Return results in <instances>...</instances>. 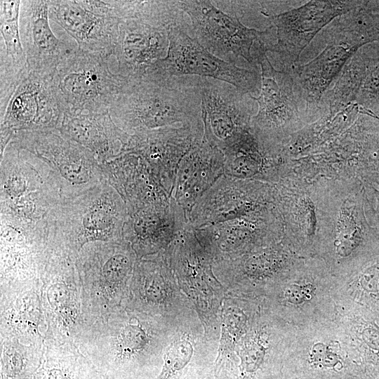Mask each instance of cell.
I'll list each match as a JSON object with an SVG mask.
<instances>
[{
	"mask_svg": "<svg viewBox=\"0 0 379 379\" xmlns=\"http://www.w3.org/2000/svg\"><path fill=\"white\" fill-rule=\"evenodd\" d=\"M173 338L171 323L121 306L88 326L78 347L104 379H155Z\"/></svg>",
	"mask_w": 379,
	"mask_h": 379,
	"instance_id": "6da1fadb",
	"label": "cell"
},
{
	"mask_svg": "<svg viewBox=\"0 0 379 379\" xmlns=\"http://www.w3.org/2000/svg\"><path fill=\"white\" fill-rule=\"evenodd\" d=\"M109 112L117 126L130 135L203 124L199 77L126 80Z\"/></svg>",
	"mask_w": 379,
	"mask_h": 379,
	"instance_id": "7a4b0ae2",
	"label": "cell"
},
{
	"mask_svg": "<svg viewBox=\"0 0 379 379\" xmlns=\"http://www.w3.org/2000/svg\"><path fill=\"white\" fill-rule=\"evenodd\" d=\"M127 215L116 190L104 181L76 197L62 200L47 221V246L76 260L81 250L95 242H120Z\"/></svg>",
	"mask_w": 379,
	"mask_h": 379,
	"instance_id": "3957f363",
	"label": "cell"
},
{
	"mask_svg": "<svg viewBox=\"0 0 379 379\" xmlns=\"http://www.w3.org/2000/svg\"><path fill=\"white\" fill-rule=\"evenodd\" d=\"M379 41V11L367 1L338 18L325 48L306 64L295 65L292 74L313 121L320 118L319 103L348 60L368 44Z\"/></svg>",
	"mask_w": 379,
	"mask_h": 379,
	"instance_id": "277c9868",
	"label": "cell"
},
{
	"mask_svg": "<svg viewBox=\"0 0 379 379\" xmlns=\"http://www.w3.org/2000/svg\"><path fill=\"white\" fill-rule=\"evenodd\" d=\"M186 22L177 1H127L114 53L117 74L126 80L141 79L166 55L171 29Z\"/></svg>",
	"mask_w": 379,
	"mask_h": 379,
	"instance_id": "5b68a950",
	"label": "cell"
},
{
	"mask_svg": "<svg viewBox=\"0 0 379 379\" xmlns=\"http://www.w3.org/2000/svg\"><path fill=\"white\" fill-rule=\"evenodd\" d=\"M138 260L124 240L91 243L81 250L75 262L82 284L86 328L122 306Z\"/></svg>",
	"mask_w": 379,
	"mask_h": 379,
	"instance_id": "8992f818",
	"label": "cell"
},
{
	"mask_svg": "<svg viewBox=\"0 0 379 379\" xmlns=\"http://www.w3.org/2000/svg\"><path fill=\"white\" fill-rule=\"evenodd\" d=\"M327 206L322 241L340 261L361 256L365 262L379 252V231L368 210L358 178L326 179Z\"/></svg>",
	"mask_w": 379,
	"mask_h": 379,
	"instance_id": "52a82bcc",
	"label": "cell"
},
{
	"mask_svg": "<svg viewBox=\"0 0 379 379\" xmlns=\"http://www.w3.org/2000/svg\"><path fill=\"white\" fill-rule=\"evenodd\" d=\"M267 52V46L261 44L253 52L260 67L261 87L259 95H252L258 107L251 119V129L263 142L284 148L293 135L313 121L301 108L305 103L291 69H276Z\"/></svg>",
	"mask_w": 379,
	"mask_h": 379,
	"instance_id": "ba28073f",
	"label": "cell"
},
{
	"mask_svg": "<svg viewBox=\"0 0 379 379\" xmlns=\"http://www.w3.org/2000/svg\"><path fill=\"white\" fill-rule=\"evenodd\" d=\"M164 251L179 287L201 320L205 335H216L227 291L214 273L213 256L189 224Z\"/></svg>",
	"mask_w": 379,
	"mask_h": 379,
	"instance_id": "9c48e42d",
	"label": "cell"
},
{
	"mask_svg": "<svg viewBox=\"0 0 379 379\" xmlns=\"http://www.w3.org/2000/svg\"><path fill=\"white\" fill-rule=\"evenodd\" d=\"M107 59L76 48L62 61L52 81L64 115L109 112L126 79Z\"/></svg>",
	"mask_w": 379,
	"mask_h": 379,
	"instance_id": "30bf717a",
	"label": "cell"
},
{
	"mask_svg": "<svg viewBox=\"0 0 379 379\" xmlns=\"http://www.w3.org/2000/svg\"><path fill=\"white\" fill-rule=\"evenodd\" d=\"M39 290L47 323L46 340L78 347L86 322L82 284L75 259L48 248Z\"/></svg>",
	"mask_w": 379,
	"mask_h": 379,
	"instance_id": "8fae6325",
	"label": "cell"
},
{
	"mask_svg": "<svg viewBox=\"0 0 379 379\" xmlns=\"http://www.w3.org/2000/svg\"><path fill=\"white\" fill-rule=\"evenodd\" d=\"M10 143L48 166L63 200L79 196L105 181L101 164L93 154L59 130L15 132Z\"/></svg>",
	"mask_w": 379,
	"mask_h": 379,
	"instance_id": "7c38bea8",
	"label": "cell"
},
{
	"mask_svg": "<svg viewBox=\"0 0 379 379\" xmlns=\"http://www.w3.org/2000/svg\"><path fill=\"white\" fill-rule=\"evenodd\" d=\"M184 76L220 80L250 95L260 93L261 87L258 70L239 67L211 53L191 36L188 22L171 29L166 55L154 62L142 77L158 79Z\"/></svg>",
	"mask_w": 379,
	"mask_h": 379,
	"instance_id": "4fadbf2b",
	"label": "cell"
},
{
	"mask_svg": "<svg viewBox=\"0 0 379 379\" xmlns=\"http://www.w3.org/2000/svg\"><path fill=\"white\" fill-rule=\"evenodd\" d=\"M188 15L191 36L211 53L237 65L243 58L254 69L258 65L251 50L258 44L270 48L274 36L273 25L265 30L245 26L236 16L225 13L211 1H177Z\"/></svg>",
	"mask_w": 379,
	"mask_h": 379,
	"instance_id": "5bb4252c",
	"label": "cell"
},
{
	"mask_svg": "<svg viewBox=\"0 0 379 379\" xmlns=\"http://www.w3.org/2000/svg\"><path fill=\"white\" fill-rule=\"evenodd\" d=\"M62 200L58 182L48 166L10 143L1 155V207L36 215L50 211Z\"/></svg>",
	"mask_w": 379,
	"mask_h": 379,
	"instance_id": "9a60e30c",
	"label": "cell"
},
{
	"mask_svg": "<svg viewBox=\"0 0 379 379\" xmlns=\"http://www.w3.org/2000/svg\"><path fill=\"white\" fill-rule=\"evenodd\" d=\"M47 253L46 232L1 221L0 302L39 289Z\"/></svg>",
	"mask_w": 379,
	"mask_h": 379,
	"instance_id": "2e32d148",
	"label": "cell"
},
{
	"mask_svg": "<svg viewBox=\"0 0 379 379\" xmlns=\"http://www.w3.org/2000/svg\"><path fill=\"white\" fill-rule=\"evenodd\" d=\"M283 238L301 244L322 241L326 215V179L283 177L274 184Z\"/></svg>",
	"mask_w": 379,
	"mask_h": 379,
	"instance_id": "e0dca14e",
	"label": "cell"
},
{
	"mask_svg": "<svg viewBox=\"0 0 379 379\" xmlns=\"http://www.w3.org/2000/svg\"><path fill=\"white\" fill-rule=\"evenodd\" d=\"M49 18L80 50L108 58L114 55L121 18L115 1H50Z\"/></svg>",
	"mask_w": 379,
	"mask_h": 379,
	"instance_id": "ac0fdd59",
	"label": "cell"
},
{
	"mask_svg": "<svg viewBox=\"0 0 379 379\" xmlns=\"http://www.w3.org/2000/svg\"><path fill=\"white\" fill-rule=\"evenodd\" d=\"M204 137L222 152L251 131L255 100L234 86L199 77Z\"/></svg>",
	"mask_w": 379,
	"mask_h": 379,
	"instance_id": "d6986e66",
	"label": "cell"
},
{
	"mask_svg": "<svg viewBox=\"0 0 379 379\" xmlns=\"http://www.w3.org/2000/svg\"><path fill=\"white\" fill-rule=\"evenodd\" d=\"M361 3L362 1H310L298 8L268 15L275 28L277 39L269 52L277 55L282 69H291L321 29Z\"/></svg>",
	"mask_w": 379,
	"mask_h": 379,
	"instance_id": "ffe728a7",
	"label": "cell"
},
{
	"mask_svg": "<svg viewBox=\"0 0 379 379\" xmlns=\"http://www.w3.org/2000/svg\"><path fill=\"white\" fill-rule=\"evenodd\" d=\"M122 306L170 323L192 307L179 287L164 251L138 260Z\"/></svg>",
	"mask_w": 379,
	"mask_h": 379,
	"instance_id": "44dd1931",
	"label": "cell"
},
{
	"mask_svg": "<svg viewBox=\"0 0 379 379\" xmlns=\"http://www.w3.org/2000/svg\"><path fill=\"white\" fill-rule=\"evenodd\" d=\"M194 229L213 262L234 258L283 238L282 222L277 206Z\"/></svg>",
	"mask_w": 379,
	"mask_h": 379,
	"instance_id": "7402d4cb",
	"label": "cell"
},
{
	"mask_svg": "<svg viewBox=\"0 0 379 379\" xmlns=\"http://www.w3.org/2000/svg\"><path fill=\"white\" fill-rule=\"evenodd\" d=\"M272 206L274 185L224 174L195 204L188 224L200 228Z\"/></svg>",
	"mask_w": 379,
	"mask_h": 379,
	"instance_id": "603a6c76",
	"label": "cell"
},
{
	"mask_svg": "<svg viewBox=\"0 0 379 379\" xmlns=\"http://www.w3.org/2000/svg\"><path fill=\"white\" fill-rule=\"evenodd\" d=\"M52 79L27 69L1 117V135L60 128L64 112Z\"/></svg>",
	"mask_w": 379,
	"mask_h": 379,
	"instance_id": "cb8c5ba5",
	"label": "cell"
},
{
	"mask_svg": "<svg viewBox=\"0 0 379 379\" xmlns=\"http://www.w3.org/2000/svg\"><path fill=\"white\" fill-rule=\"evenodd\" d=\"M204 137V125L166 127L130 136L124 152L142 157L172 194L178 166L193 145Z\"/></svg>",
	"mask_w": 379,
	"mask_h": 379,
	"instance_id": "d4e9b609",
	"label": "cell"
},
{
	"mask_svg": "<svg viewBox=\"0 0 379 379\" xmlns=\"http://www.w3.org/2000/svg\"><path fill=\"white\" fill-rule=\"evenodd\" d=\"M187 224L184 210L171 197L166 202L127 210L124 240L141 259L166 250Z\"/></svg>",
	"mask_w": 379,
	"mask_h": 379,
	"instance_id": "484cf974",
	"label": "cell"
},
{
	"mask_svg": "<svg viewBox=\"0 0 379 379\" xmlns=\"http://www.w3.org/2000/svg\"><path fill=\"white\" fill-rule=\"evenodd\" d=\"M49 5L47 0L21 1L19 27L27 69L53 77L62 61L76 48L53 34Z\"/></svg>",
	"mask_w": 379,
	"mask_h": 379,
	"instance_id": "4316f807",
	"label": "cell"
},
{
	"mask_svg": "<svg viewBox=\"0 0 379 379\" xmlns=\"http://www.w3.org/2000/svg\"><path fill=\"white\" fill-rule=\"evenodd\" d=\"M101 166L105 181L119 194L127 210L166 202L172 197L147 161L136 153H123Z\"/></svg>",
	"mask_w": 379,
	"mask_h": 379,
	"instance_id": "83f0119b",
	"label": "cell"
},
{
	"mask_svg": "<svg viewBox=\"0 0 379 379\" xmlns=\"http://www.w3.org/2000/svg\"><path fill=\"white\" fill-rule=\"evenodd\" d=\"M225 174V156L205 137L197 140L182 159L172 197L184 210L187 221L198 200Z\"/></svg>",
	"mask_w": 379,
	"mask_h": 379,
	"instance_id": "f1b7e54d",
	"label": "cell"
},
{
	"mask_svg": "<svg viewBox=\"0 0 379 379\" xmlns=\"http://www.w3.org/2000/svg\"><path fill=\"white\" fill-rule=\"evenodd\" d=\"M222 153L225 175L231 177L274 185L288 174L284 148L263 142L252 130Z\"/></svg>",
	"mask_w": 379,
	"mask_h": 379,
	"instance_id": "f546056e",
	"label": "cell"
},
{
	"mask_svg": "<svg viewBox=\"0 0 379 379\" xmlns=\"http://www.w3.org/2000/svg\"><path fill=\"white\" fill-rule=\"evenodd\" d=\"M59 131L92 152L100 164L123 154L130 138L109 112L64 115Z\"/></svg>",
	"mask_w": 379,
	"mask_h": 379,
	"instance_id": "4dcf8cb0",
	"label": "cell"
},
{
	"mask_svg": "<svg viewBox=\"0 0 379 379\" xmlns=\"http://www.w3.org/2000/svg\"><path fill=\"white\" fill-rule=\"evenodd\" d=\"M283 238L234 258L213 262V271L227 291L244 281L262 282L281 273L288 255L283 248Z\"/></svg>",
	"mask_w": 379,
	"mask_h": 379,
	"instance_id": "1f68e13d",
	"label": "cell"
},
{
	"mask_svg": "<svg viewBox=\"0 0 379 379\" xmlns=\"http://www.w3.org/2000/svg\"><path fill=\"white\" fill-rule=\"evenodd\" d=\"M39 291L0 302L1 337L17 338L27 345L45 343L47 323Z\"/></svg>",
	"mask_w": 379,
	"mask_h": 379,
	"instance_id": "d6a6232c",
	"label": "cell"
},
{
	"mask_svg": "<svg viewBox=\"0 0 379 379\" xmlns=\"http://www.w3.org/2000/svg\"><path fill=\"white\" fill-rule=\"evenodd\" d=\"M102 378L76 345L45 340L41 364L32 379Z\"/></svg>",
	"mask_w": 379,
	"mask_h": 379,
	"instance_id": "836d02e7",
	"label": "cell"
},
{
	"mask_svg": "<svg viewBox=\"0 0 379 379\" xmlns=\"http://www.w3.org/2000/svg\"><path fill=\"white\" fill-rule=\"evenodd\" d=\"M246 324V315L227 294L220 310L221 333L213 365V379L234 378L238 366L235 347L245 332Z\"/></svg>",
	"mask_w": 379,
	"mask_h": 379,
	"instance_id": "e575fe53",
	"label": "cell"
},
{
	"mask_svg": "<svg viewBox=\"0 0 379 379\" xmlns=\"http://www.w3.org/2000/svg\"><path fill=\"white\" fill-rule=\"evenodd\" d=\"M359 114L360 107L354 103L334 115L322 116L291 136L284 148L285 155L289 158L290 154L312 151L331 141L352 125Z\"/></svg>",
	"mask_w": 379,
	"mask_h": 379,
	"instance_id": "d590c367",
	"label": "cell"
},
{
	"mask_svg": "<svg viewBox=\"0 0 379 379\" xmlns=\"http://www.w3.org/2000/svg\"><path fill=\"white\" fill-rule=\"evenodd\" d=\"M367 58L364 46L348 60L332 88L324 94L319 103L320 117L334 115L356 103L365 75Z\"/></svg>",
	"mask_w": 379,
	"mask_h": 379,
	"instance_id": "8d00e7d4",
	"label": "cell"
},
{
	"mask_svg": "<svg viewBox=\"0 0 379 379\" xmlns=\"http://www.w3.org/2000/svg\"><path fill=\"white\" fill-rule=\"evenodd\" d=\"M0 5V71L22 74L27 65L19 27L21 1L1 0Z\"/></svg>",
	"mask_w": 379,
	"mask_h": 379,
	"instance_id": "74e56055",
	"label": "cell"
},
{
	"mask_svg": "<svg viewBox=\"0 0 379 379\" xmlns=\"http://www.w3.org/2000/svg\"><path fill=\"white\" fill-rule=\"evenodd\" d=\"M0 340L1 379H32L41 364L45 343L27 345L7 337Z\"/></svg>",
	"mask_w": 379,
	"mask_h": 379,
	"instance_id": "f35d334b",
	"label": "cell"
},
{
	"mask_svg": "<svg viewBox=\"0 0 379 379\" xmlns=\"http://www.w3.org/2000/svg\"><path fill=\"white\" fill-rule=\"evenodd\" d=\"M356 103L372 111L379 104V54H368L365 75Z\"/></svg>",
	"mask_w": 379,
	"mask_h": 379,
	"instance_id": "ab89813d",
	"label": "cell"
},
{
	"mask_svg": "<svg viewBox=\"0 0 379 379\" xmlns=\"http://www.w3.org/2000/svg\"><path fill=\"white\" fill-rule=\"evenodd\" d=\"M364 187L368 210L374 226L379 231V187L362 183Z\"/></svg>",
	"mask_w": 379,
	"mask_h": 379,
	"instance_id": "60d3db41",
	"label": "cell"
},
{
	"mask_svg": "<svg viewBox=\"0 0 379 379\" xmlns=\"http://www.w3.org/2000/svg\"><path fill=\"white\" fill-rule=\"evenodd\" d=\"M286 290L287 291L285 293V296L289 301H293L297 295L294 302H300L301 300L299 295L300 294V295L303 298L304 300L307 299L310 296V290H313V286L312 284H310L303 285L294 284L291 285V286L288 287Z\"/></svg>",
	"mask_w": 379,
	"mask_h": 379,
	"instance_id": "b9f144b4",
	"label": "cell"
},
{
	"mask_svg": "<svg viewBox=\"0 0 379 379\" xmlns=\"http://www.w3.org/2000/svg\"><path fill=\"white\" fill-rule=\"evenodd\" d=\"M102 379H104V378H102Z\"/></svg>",
	"mask_w": 379,
	"mask_h": 379,
	"instance_id": "7bdbcfd3",
	"label": "cell"
}]
</instances>
